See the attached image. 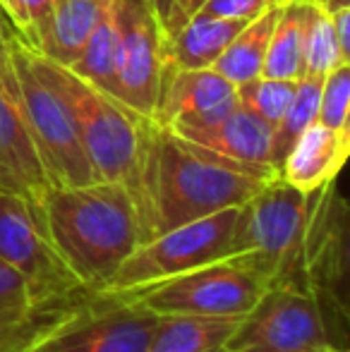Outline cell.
Wrapping results in <instances>:
<instances>
[{"label":"cell","mask_w":350,"mask_h":352,"mask_svg":"<svg viewBox=\"0 0 350 352\" xmlns=\"http://www.w3.org/2000/svg\"><path fill=\"white\" fill-rule=\"evenodd\" d=\"M350 151V130H331L314 122L295 140L281 161L278 175L303 192H317L336 180Z\"/></svg>","instance_id":"9a60e30c"},{"label":"cell","mask_w":350,"mask_h":352,"mask_svg":"<svg viewBox=\"0 0 350 352\" xmlns=\"http://www.w3.org/2000/svg\"><path fill=\"white\" fill-rule=\"evenodd\" d=\"M331 17V24H333V32H336V38L341 43V48L350 56V8H343V10H336V12L329 14Z\"/></svg>","instance_id":"f546056e"},{"label":"cell","mask_w":350,"mask_h":352,"mask_svg":"<svg viewBox=\"0 0 350 352\" xmlns=\"http://www.w3.org/2000/svg\"><path fill=\"white\" fill-rule=\"evenodd\" d=\"M248 22L216 19L195 12L180 29L164 43L166 67L175 70H206L214 67L235 34Z\"/></svg>","instance_id":"2e32d148"},{"label":"cell","mask_w":350,"mask_h":352,"mask_svg":"<svg viewBox=\"0 0 350 352\" xmlns=\"http://www.w3.org/2000/svg\"><path fill=\"white\" fill-rule=\"evenodd\" d=\"M106 3L108 0H58L34 51L58 65L70 67L101 19Z\"/></svg>","instance_id":"e0dca14e"},{"label":"cell","mask_w":350,"mask_h":352,"mask_svg":"<svg viewBox=\"0 0 350 352\" xmlns=\"http://www.w3.org/2000/svg\"><path fill=\"white\" fill-rule=\"evenodd\" d=\"M116 17L118 96L137 116L154 122L166 70L164 34L146 0H111Z\"/></svg>","instance_id":"8fae6325"},{"label":"cell","mask_w":350,"mask_h":352,"mask_svg":"<svg viewBox=\"0 0 350 352\" xmlns=\"http://www.w3.org/2000/svg\"><path fill=\"white\" fill-rule=\"evenodd\" d=\"M5 65H8V53H5V56L0 58V67H5Z\"/></svg>","instance_id":"836d02e7"},{"label":"cell","mask_w":350,"mask_h":352,"mask_svg":"<svg viewBox=\"0 0 350 352\" xmlns=\"http://www.w3.org/2000/svg\"><path fill=\"white\" fill-rule=\"evenodd\" d=\"M201 3L204 0H146L161 34H164V43L201 8Z\"/></svg>","instance_id":"f1b7e54d"},{"label":"cell","mask_w":350,"mask_h":352,"mask_svg":"<svg viewBox=\"0 0 350 352\" xmlns=\"http://www.w3.org/2000/svg\"><path fill=\"white\" fill-rule=\"evenodd\" d=\"M8 53V46H5V17L3 12H0V58Z\"/></svg>","instance_id":"d6a6232c"},{"label":"cell","mask_w":350,"mask_h":352,"mask_svg":"<svg viewBox=\"0 0 350 352\" xmlns=\"http://www.w3.org/2000/svg\"><path fill=\"white\" fill-rule=\"evenodd\" d=\"M5 46L22 101L24 120L41 166L53 187H82L96 182L80 140L70 106L43 70L41 53L29 48L5 19Z\"/></svg>","instance_id":"5b68a950"},{"label":"cell","mask_w":350,"mask_h":352,"mask_svg":"<svg viewBox=\"0 0 350 352\" xmlns=\"http://www.w3.org/2000/svg\"><path fill=\"white\" fill-rule=\"evenodd\" d=\"M271 280L238 256H226L144 290L122 292L154 314H199L243 319L254 309Z\"/></svg>","instance_id":"ba28073f"},{"label":"cell","mask_w":350,"mask_h":352,"mask_svg":"<svg viewBox=\"0 0 350 352\" xmlns=\"http://www.w3.org/2000/svg\"><path fill=\"white\" fill-rule=\"evenodd\" d=\"M39 338V336H36ZM36 338H24V340H8V343H0V352H27L29 345Z\"/></svg>","instance_id":"1f68e13d"},{"label":"cell","mask_w":350,"mask_h":352,"mask_svg":"<svg viewBox=\"0 0 350 352\" xmlns=\"http://www.w3.org/2000/svg\"><path fill=\"white\" fill-rule=\"evenodd\" d=\"M317 122L331 130H350V67L341 65L322 82Z\"/></svg>","instance_id":"484cf974"},{"label":"cell","mask_w":350,"mask_h":352,"mask_svg":"<svg viewBox=\"0 0 350 352\" xmlns=\"http://www.w3.org/2000/svg\"><path fill=\"white\" fill-rule=\"evenodd\" d=\"M65 311L67 307L53 311L36 309L22 276L0 261V343L36 338L51 329Z\"/></svg>","instance_id":"ffe728a7"},{"label":"cell","mask_w":350,"mask_h":352,"mask_svg":"<svg viewBox=\"0 0 350 352\" xmlns=\"http://www.w3.org/2000/svg\"><path fill=\"white\" fill-rule=\"evenodd\" d=\"M288 0H204L197 12L216 19H235V22H252L262 17L271 8H281Z\"/></svg>","instance_id":"83f0119b"},{"label":"cell","mask_w":350,"mask_h":352,"mask_svg":"<svg viewBox=\"0 0 350 352\" xmlns=\"http://www.w3.org/2000/svg\"><path fill=\"white\" fill-rule=\"evenodd\" d=\"M235 106H238L235 84H230L214 67L206 70L166 67L154 122L168 130L204 127L221 120Z\"/></svg>","instance_id":"4fadbf2b"},{"label":"cell","mask_w":350,"mask_h":352,"mask_svg":"<svg viewBox=\"0 0 350 352\" xmlns=\"http://www.w3.org/2000/svg\"><path fill=\"white\" fill-rule=\"evenodd\" d=\"M317 192H303L276 175L238 209L230 256L262 271L271 285L307 287L305 235Z\"/></svg>","instance_id":"3957f363"},{"label":"cell","mask_w":350,"mask_h":352,"mask_svg":"<svg viewBox=\"0 0 350 352\" xmlns=\"http://www.w3.org/2000/svg\"><path fill=\"white\" fill-rule=\"evenodd\" d=\"M0 261L22 276L41 311L65 309L91 295L53 242L43 209L19 197L0 195Z\"/></svg>","instance_id":"8992f818"},{"label":"cell","mask_w":350,"mask_h":352,"mask_svg":"<svg viewBox=\"0 0 350 352\" xmlns=\"http://www.w3.org/2000/svg\"><path fill=\"white\" fill-rule=\"evenodd\" d=\"M314 12L317 8L309 0H288L278 10L266 48L262 77L288 82H298L303 77V43Z\"/></svg>","instance_id":"d6986e66"},{"label":"cell","mask_w":350,"mask_h":352,"mask_svg":"<svg viewBox=\"0 0 350 352\" xmlns=\"http://www.w3.org/2000/svg\"><path fill=\"white\" fill-rule=\"evenodd\" d=\"M56 3L58 0H0V12L14 29V34L29 48H34Z\"/></svg>","instance_id":"4316f807"},{"label":"cell","mask_w":350,"mask_h":352,"mask_svg":"<svg viewBox=\"0 0 350 352\" xmlns=\"http://www.w3.org/2000/svg\"><path fill=\"white\" fill-rule=\"evenodd\" d=\"M41 63L48 79L70 106L96 182H118L130 192L132 201L137 204L146 118L137 116L122 101L101 91L67 67L43 56Z\"/></svg>","instance_id":"277c9868"},{"label":"cell","mask_w":350,"mask_h":352,"mask_svg":"<svg viewBox=\"0 0 350 352\" xmlns=\"http://www.w3.org/2000/svg\"><path fill=\"white\" fill-rule=\"evenodd\" d=\"M159 314L127 295H91L67 309L27 352H146Z\"/></svg>","instance_id":"9c48e42d"},{"label":"cell","mask_w":350,"mask_h":352,"mask_svg":"<svg viewBox=\"0 0 350 352\" xmlns=\"http://www.w3.org/2000/svg\"><path fill=\"white\" fill-rule=\"evenodd\" d=\"M322 82H324V77H303L295 84L293 98H290L288 108H285V113L281 116L278 125L274 127V137H271V153H274L276 168H281V161H283L285 153L290 151L295 140H298L309 125L317 122Z\"/></svg>","instance_id":"603a6c76"},{"label":"cell","mask_w":350,"mask_h":352,"mask_svg":"<svg viewBox=\"0 0 350 352\" xmlns=\"http://www.w3.org/2000/svg\"><path fill=\"white\" fill-rule=\"evenodd\" d=\"M223 352H264V350H223Z\"/></svg>","instance_id":"e575fe53"},{"label":"cell","mask_w":350,"mask_h":352,"mask_svg":"<svg viewBox=\"0 0 350 352\" xmlns=\"http://www.w3.org/2000/svg\"><path fill=\"white\" fill-rule=\"evenodd\" d=\"M243 319L159 314L146 352H223Z\"/></svg>","instance_id":"ac0fdd59"},{"label":"cell","mask_w":350,"mask_h":352,"mask_svg":"<svg viewBox=\"0 0 350 352\" xmlns=\"http://www.w3.org/2000/svg\"><path fill=\"white\" fill-rule=\"evenodd\" d=\"M281 8H283V5H281ZM281 8H271L262 17L245 24V27L235 34L233 41L226 46V51L221 53L219 60L214 63V70L223 74L235 87L262 77L266 48H269V38H271V32H274V24H276V17H278Z\"/></svg>","instance_id":"44dd1931"},{"label":"cell","mask_w":350,"mask_h":352,"mask_svg":"<svg viewBox=\"0 0 350 352\" xmlns=\"http://www.w3.org/2000/svg\"><path fill=\"white\" fill-rule=\"evenodd\" d=\"M238 209L240 206H233V209L197 218L142 242L122 261L101 295L144 290L156 283L171 280L180 274L230 256V237L238 221Z\"/></svg>","instance_id":"52a82bcc"},{"label":"cell","mask_w":350,"mask_h":352,"mask_svg":"<svg viewBox=\"0 0 350 352\" xmlns=\"http://www.w3.org/2000/svg\"><path fill=\"white\" fill-rule=\"evenodd\" d=\"M295 84L298 82H288V79L257 77L252 82L235 87V94H238V101L248 111H252L257 118H262L266 125L276 127L281 116L285 113V108H288L290 98H293Z\"/></svg>","instance_id":"d4e9b609"},{"label":"cell","mask_w":350,"mask_h":352,"mask_svg":"<svg viewBox=\"0 0 350 352\" xmlns=\"http://www.w3.org/2000/svg\"><path fill=\"white\" fill-rule=\"evenodd\" d=\"M309 3L327 14L336 12V10H343V8H350V0H309Z\"/></svg>","instance_id":"4dcf8cb0"},{"label":"cell","mask_w":350,"mask_h":352,"mask_svg":"<svg viewBox=\"0 0 350 352\" xmlns=\"http://www.w3.org/2000/svg\"><path fill=\"white\" fill-rule=\"evenodd\" d=\"M278 170L250 168L182 140L146 120L142 137L140 245L171 228L233 209L257 195Z\"/></svg>","instance_id":"6da1fadb"},{"label":"cell","mask_w":350,"mask_h":352,"mask_svg":"<svg viewBox=\"0 0 350 352\" xmlns=\"http://www.w3.org/2000/svg\"><path fill=\"white\" fill-rule=\"evenodd\" d=\"M175 132L182 140L197 144L206 151L223 156L228 161L243 163L250 168H264V170H278L271 153V137L274 127L266 125L262 118L238 101V106L226 113L221 120L204 127H180Z\"/></svg>","instance_id":"5bb4252c"},{"label":"cell","mask_w":350,"mask_h":352,"mask_svg":"<svg viewBox=\"0 0 350 352\" xmlns=\"http://www.w3.org/2000/svg\"><path fill=\"white\" fill-rule=\"evenodd\" d=\"M67 70H72L101 91L111 94L113 98L120 101L118 96V74H116V17H113V3L108 0L101 12V19L94 27L91 36L85 43L77 60Z\"/></svg>","instance_id":"7402d4cb"},{"label":"cell","mask_w":350,"mask_h":352,"mask_svg":"<svg viewBox=\"0 0 350 352\" xmlns=\"http://www.w3.org/2000/svg\"><path fill=\"white\" fill-rule=\"evenodd\" d=\"M350 56L341 48L331 17L317 10L303 43V77H327L336 67L348 65ZM300 77V79H303Z\"/></svg>","instance_id":"cb8c5ba5"},{"label":"cell","mask_w":350,"mask_h":352,"mask_svg":"<svg viewBox=\"0 0 350 352\" xmlns=\"http://www.w3.org/2000/svg\"><path fill=\"white\" fill-rule=\"evenodd\" d=\"M51 187L29 135L8 58V65L0 67V195L19 197L43 209Z\"/></svg>","instance_id":"7c38bea8"},{"label":"cell","mask_w":350,"mask_h":352,"mask_svg":"<svg viewBox=\"0 0 350 352\" xmlns=\"http://www.w3.org/2000/svg\"><path fill=\"white\" fill-rule=\"evenodd\" d=\"M56 247L91 295H101L140 247V218L118 182L51 187L43 204Z\"/></svg>","instance_id":"7a4b0ae2"},{"label":"cell","mask_w":350,"mask_h":352,"mask_svg":"<svg viewBox=\"0 0 350 352\" xmlns=\"http://www.w3.org/2000/svg\"><path fill=\"white\" fill-rule=\"evenodd\" d=\"M226 350L346 352L331 340L317 297L305 287L271 285L243 316Z\"/></svg>","instance_id":"30bf717a"}]
</instances>
